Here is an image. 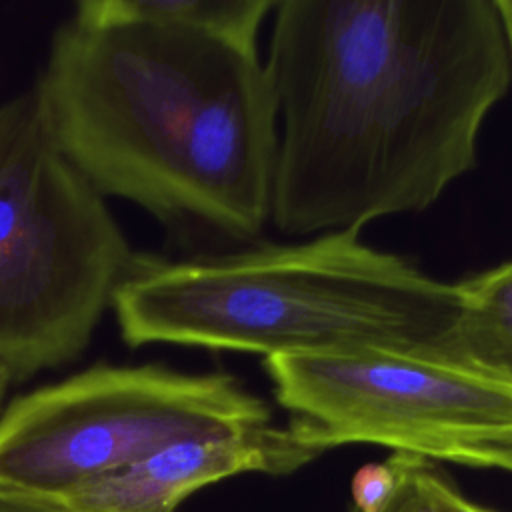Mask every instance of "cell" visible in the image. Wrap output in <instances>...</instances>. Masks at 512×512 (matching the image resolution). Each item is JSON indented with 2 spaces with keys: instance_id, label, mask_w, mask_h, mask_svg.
Returning a JSON list of instances; mask_svg holds the SVG:
<instances>
[{
  "instance_id": "obj_12",
  "label": "cell",
  "mask_w": 512,
  "mask_h": 512,
  "mask_svg": "<svg viewBox=\"0 0 512 512\" xmlns=\"http://www.w3.org/2000/svg\"><path fill=\"white\" fill-rule=\"evenodd\" d=\"M0 512H68L52 500L0 492Z\"/></svg>"
},
{
  "instance_id": "obj_13",
  "label": "cell",
  "mask_w": 512,
  "mask_h": 512,
  "mask_svg": "<svg viewBox=\"0 0 512 512\" xmlns=\"http://www.w3.org/2000/svg\"><path fill=\"white\" fill-rule=\"evenodd\" d=\"M498 16H500V24L504 30V40L508 46V56H510V64H512V0H494Z\"/></svg>"
},
{
  "instance_id": "obj_9",
  "label": "cell",
  "mask_w": 512,
  "mask_h": 512,
  "mask_svg": "<svg viewBox=\"0 0 512 512\" xmlns=\"http://www.w3.org/2000/svg\"><path fill=\"white\" fill-rule=\"evenodd\" d=\"M274 6L272 0H82L76 10L100 18L192 26L244 46H256L258 30Z\"/></svg>"
},
{
  "instance_id": "obj_6",
  "label": "cell",
  "mask_w": 512,
  "mask_h": 512,
  "mask_svg": "<svg viewBox=\"0 0 512 512\" xmlns=\"http://www.w3.org/2000/svg\"><path fill=\"white\" fill-rule=\"evenodd\" d=\"M290 428L320 454L376 444L430 462L504 468L512 382L468 364L392 352L264 358Z\"/></svg>"
},
{
  "instance_id": "obj_11",
  "label": "cell",
  "mask_w": 512,
  "mask_h": 512,
  "mask_svg": "<svg viewBox=\"0 0 512 512\" xmlns=\"http://www.w3.org/2000/svg\"><path fill=\"white\" fill-rule=\"evenodd\" d=\"M398 478V468L394 456L386 462L362 466L352 480V510L356 512H376L392 494Z\"/></svg>"
},
{
  "instance_id": "obj_16",
  "label": "cell",
  "mask_w": 512,
  "mask_h": 512,
  "mask_svg": "<svg viewBox=\"0 0 512 512\" xmlns=\"http://www.w3.org/2000/svg\"><path fill=\"white\" fill-rule=\"evenodd\" d=\"M506 472H512V460H510V464L506 466Z\"/></svg>"
},
{
  "instance_id": "obj_10",
  "label": "cell",
  "mask_w": 512,
  "mask_h": 512,
  "mask_svg": "<svg viewBox=\"0 0 512 512\" xmlns=\"http://www.w3.org/2000/svg\"><path fill=\"white\" fill-rule=\"evenodd\" d=\"M392 456L398 468L396 486L376 512H456L462 494L434 462L410 454Z\"/></svg>"
},
{
  "instance_id": "obj_15",
  "label": "cell",
  "mask_w": 512,
  "mask_h": 512,
  "mask_svg": "<svg viewBox=\"0 0 512 512\" xmlns=\"http://www.w3.org/2000/svg\"><path fill=\"white\" fill-rule=\"evenodd\" d=\"M456 512H492V510L482 508V506H478V504L466 500L464 496H460V498H458V504H456Z\"/></svg>"
},
{
  "instance_id": "obj_7",
  "label": "cell",
  "mask_w": 512,
  "mask_h": 512,
  "mask_svg": "<svg viewBox=\"0 0 512 512\" xmlns=\"http://www.w3.org/2000/svg\"><path fill=\"white\" fill-rule=\"evenodd\" d=\"M320 456L286 426L264 424L174 442L144 460L52 500L68 512H176L180 502L218 480L288 474Z\"/></svg>"
},
{
  "instance_id": "obj_1",
  "label": "cell",
  "mask_w": 512,
  "mask_h": 512,
  "mask_svg": "<svg viewBox=\"0 0 512 512\" xmlns=\"http://www.w3.org/2000/svg\"><path fill=\"white\" fill-rule=\"evenodd\" d=\"M270 218L290 236L422 212L476 166L512 64L494 0H282Z\"/></svg>"
},
{
  "instance_id": "obj_8",
  "label": "cell",
  "mask_w": 512,
  "mask_h": 512,
  "mask_svg": "<svg viewBox=\"0 0 512 512\" xmlns=\"http://www.w3.org/2000/svg\"><path fill=\"white\" fill-rule=\"evenodd\" d=\"M458 284V342L464 362L512 382V258Z\"/></svg>"
},
{
  "instance_id": "obj_2",
  "label": "cell",
  "mask_w": 512,
  "mask_h": 512,
  "mask_svg": "<svg viewBox=\"0 0 512 512\" xmlns=\"http://www.w3.org/2000/svg\"><path fill=\"white\" fill-rule=\"evenodd\" d=\"M34 88L60 150L102 196L234 238L270 218L278 112L256 46L74 10Z\"/></svg>"
},
{
  "instance_id": "obj_5",
  "label": "cell",
  "mask_w": 512,
  "mask_h": 512,
  "mask_svg": "<svg viewBox=\"0 0 512 512\" xmlns=\"http://www.w3.org/2000/svg\"><path fill=\"white\" fill-rule=\"evenodd\" d=\"M270 422L230 374L98 364L2 410L0 492L56 498L174 442Z\"/></svg>"
},
{
  "instance_id": "obj_3",
  "label": "cell",
  "mask_w": 512,
  "mask_h": 512,
  "mask_svg": "<svg viewBox=\"0 0 512 512\" xmlns=\"http://www.w3.org/2000/svg\"><path fill=\"white\" fill-rule=\"evenodd\" d=\"M112 310L128 346L264 358L392 352L466 364L460 284L364 244L360 230L188 262L140 258Z\"/></svg>"
},
{
  "instance_id": "obj_4",
  "label": "cell",
  "mask_w": 512,
  "mask_h": 512,
  "mask_svg": "<svg viewBox=\"0 0 512 512\" xmlns=\"http://www.w3.org/2000/svg\"><path fill=\"white\" fill-rule=\"evenodd\" d=\"M140 256L60 150L36 88L0 106V362L14 380L74 362Z\"/></svg>"
},
{
  "instance_id": "obj_14",
  "label": "cell",
  "mask_w": 512,
  "mask_h": 512,
  "mask_svg": "<svg viewBox=\"0 0 512 512\" xmlns=\"http://www.w3.org/2000/svg\"><path fill=\"white\" fill-rule=\"evenodd\" d=\"M12 382H14L12 372L0 362V414H2V410H4V398H6V392H8V388H10Z\"/></svg>"
}]
</instances>
